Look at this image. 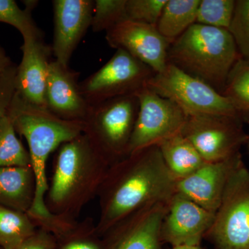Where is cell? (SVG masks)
<instances>
[{"mask_svg":"<svg viewBox=\"0 0 249 249\" xmlns=\"http://www.w3.org/2000/svg\"><path fill=\"white\" fill-rule=\"evenodd\" d=\"M22 9L14 0H0V22L13 26L20 33L23 40L44 39L42 30L32 17V11L37 1H27Z\"/></svg>","mask_w":249,"mask_h":249,"instance_id":"cb8c5ba5","label":"cell"},{"mask_svg":"<svg viewBox=\"0 0 249 249\" xmlns=\"http://www.w3.org/2000/svg\"><path fill=\"white\" fill-rule=\"evenodd\" d=\"M155 74L151 69L124 49L97 71L80 83V92L90 106L119 96L135 94Z\"/></svg>","mask_w":249,"mask_h":249,"instance_id":"ba28073f","label":"cell"},{"mask_svg":"<svg viewBox=\"0 0 249 249\" xmlns=\"http://www.w3.org/2000/svg\"><path fill=\"white\" fill-rule=\"evenodd\" d=\"M54 31L52 50L55 60L69 66V62L92 21L94 1L54 0Z\"/></svg>","mask_w":249,"mask_h":249,"instance_id":"9a60e30c","label":"cell"},{"mask_svg":"<svg viewBox=\"0 0 249 249\" xmlns=\"http://www.w3.org/2000/svg\"><path fill=\"white\" fill-rule=\"evenodd\" d=\"M14 65L2 47H0V78L4 74L9 67Z\"/></svg>","mask_w":249,"mask_h":249,"instance_id":"1f68e13d","label":"cell"},{"mask_svg":"<svg viewBox=\"0 0 249 249\" xmlns=\"http://www.w3.org/2000/svg\"><path fill=\"white\" fill-rule=\"evenodd\" d=\"M181 133L206 162L232 157L248 140L238 117L233 116L188 115Z\"/></svg>","mask_w":249,"mask_h":249,"instance_id":"30bf717a","label":"cell"},{"mask_svg":"<svg viewBox=\"0 0 249 249\" xmlns=\"http://www.w3.org/2000/svg\"><path fill=\"white\" fill-rule=\"evenodd\" d=\"M158 147L167 168L177 181L189 176L206 163L181 132L163 141Z\"/></svg>","mask_w":249,"mask_h":249,"instance_id":"ffe728a7","label":"cell"},{"mask_svg":"<svg viewBox=\"0 0 249 249\" xmlns=\"http://www.w3.org/2000/svg\"><path fill=\"white\" fill-rule=\"evenodd\" d=\"M8 114L0 119V168L30 167L31 160Z\"/></svg>","mask_w":249,"mask_h":249,"instance_id":"603a6c76","label":"cell"},{"mask_svg":"<svg viewBox=\"0 0 249 249\" xmlns=\"http://www.w3.org/2000/svg\"><path fill=\"white\" fill-rule=\"evenodd\" d=\"M36 196L32 167L0 168V206L28 213Z\"/></svg>","mask_w":249,"mask_h":249,"instance_id":"d6986e66","label":"cell"},{"mask_svg":"<svg viewBox=\"0 0 249 249\" xmlns=\"http://www.w3.org/2000/svg\"><path fill=\"white\" fill-rule=\"evenodd\" d=\"M0 249H1V247H0Z\"/></svg>","mask_w":249,"mask_h":249,"instance_id":"836d02e7","label":"cell"},{"mask_svg":"<svg viewBox=\"0 0 249 249\" xmlns=\"http://www.w3.org/2000/svg\"><path fill=\"white\" fill-rule=\"evenodd\" d=\"M110 165L84 133L58 147L53 175L46 193L51 214L77 219L82 210L98 196Z\"/></svg>","mask_w":249,"mask_h":249,"instance_id":"7a4b0ae2","label":"cell"},{"mask_svg":"<svg viewBox=\"0 0 249 249\" xmlns=\"http://www.w3.org/2000/svg\"><path fill=\"white\" fill-rule=\"evenodd\" d=\"M37 227L55 237V249H107L103 236L96 229L91 217L82 221L67 219L52 214L36 221Z\"/></svg>","mask_w":249,"mask_h":249,"instance_id":"ac0fdd59","label":"cell"},{"mask_svg":"<svg viewBox=\"0 0 249 249\" xmlns=\"http://www.w3.org/2000/svg\"><path fill=\"white\" fill-rule=\"evenodd\" d=\"M222 94L240 112H249V62L240 58L228 76Z\"/></svg>","mask_w":249,"mask_h":249,"instance_id":"d4e9b609","label":"cell"},{"mask_svg":"<svg viewBox=\"0 0 249 249\" xmlns=\"http://www.w3.org/2000/svg\"><path fill=\"white\" fill-rule=\"evenodd\" d=\"M243 163L240 152L219 161L206 162L191 175L177 181L176 193L215 214L229 180Z\"/></svg>","mask_w":249,"mask_h":249,"instance_id":"5bb4252c","label":"cell"},{"mask_svg":"<svg viewBox=\"0 0 249 249\" xmlns=\"http://www.w3.org/2000/svg\"><path fill=\"white\" fill-rule=\"evenodd\" d=\"M56 240L50 232L37 229L34 235L22 242L14 249H55Z\"/></svg>","mask_w":249,"mask_h":249,"instance_id":"4dcf8cb0","label":"cell"},{"mask_svg":"<svg viewBox=\"0 0 249 249\" xmlns=\"http://www.w3.org/2000/svg\"><path fill=\"white\" fill-rule=\"evenodd\" d=\"M168 204L148 205L124 218L103 235L107 249H161L160 228Z\"/></svg>","mask_w":249,"mask_h":249,"instance_id":"7c38bea8","label":"cell"},{"mask_svg":"<svg viewBox=\"0 0 249 249\" xmlns=\"http://www.w3.org/2000/svg\"><path fill=\"white\" fill-rule=\"evenodd\" d=\"M235 3L233 0H201L196 23L228 30L231 23Z\"/></svg>","mask_w":249,"mask_h":249,"instance_id":"484cf974","label":"cell"},{"mask_svg":"<svg viewBox=\"0 0 249 249\" xmlns=\"http://www.w3.org/2000/svg\"><path fill=\"white\" fill-rule=\"evenodd\" d=\"M168 0H127V19L157 27Z\"/></svg>","mask_w":249,"mask_h":249,"instance_id":"f1b7e54d","label":"cell"},{"mask_svg":"<svg viewBox=\"0 0 249 249\" xmlns=\"http://www.w3.org/2000/svg\"><path fill=\"white\" fill-rule=\"evenodd\" d=\"M17 67L13 65L0 78V119L7 114L15 93Z\"/></svg>","mask_w":249,"mask_h":249,"instance_id":"f546056e","label":"cell"},{"mask_svg":"<svg viewBox=\"0 0 249 249\" xmlns=\"http://www.w3.org/2000/svg\"><path fill=\"white\" fill-rule=\"evenodd\" d=\"M177 180L167 168L158 145L132 152L111 165L98 197L96 229L103 236L124 218L176 193Z\"/></svg>","mask_w":249,"mask_h":249,"instance_id":"6da1fadb","label":"cell"},{"mask_svg":"<svg viewBox=\"0 0 249 249\" xmlns=\"http://www.w3.org/2000/svg\"><path fill=\"white\" fill-rule=\"evenodd\" d=\"M172 249H202L199 245H180L173 247Z\"/></svg>","mask_w":249,"mask_h":249,"instance_id":"d6a6232c","label":"cell"},{"mask_svg":"<svg viewBox=\"0 0 249 249\" xmlns=\"http://www.w3.org/2000/svg\"><path fill=\"white\" fill-rule=\"evenodd\" d=\"M146 85L178 105L187 116L238 117L240 113L222 93L170 63L163 71L155 73Z\"/></svg>","mask_w":249,"mask_h":249,"instance_id":"8992f818","label":"cell"},{"mask_svg":"<svg viewBox=\"0 0 249 249\" xmlns=\"http://www.w3.org/2000/svg\"><path fill=\"white\" fill-rule=\"evenodd\" d=\"M79 73L54 60L49 64L46 107L63 120L84 121L91 106L80 92Z\"/></svg>","mask_w":249,"mask_h":249,"instance_id":"e0dca14e","label":"cell"},{"mask_svg":"<svg viewBox=\"0 0 249 249\" xmlns=\"http://www.w3.org/2000/svg\"><path fill=\"white\" fill-rule=\"evenodd\" d=\"M215 249H249V168L232 175L208 232Z\"/></svg>","mask_w":249,"mask_h":249,"instance_id":"52a82bcc","label":"cell"},{"mask_svg":"<svg viewBox=\"0 0 249 249\" xmlns=\"http://www.w3.org/2000/svg\"><path fill=\"white\" fill-rule=\"evenodd\" d=\"M127 0L94 1L91 29L93 32H107L121 22L127 20Z\"/></svg>","mask_w":249,"mask_h":249,"instance_id":"4316f807","label":"cell"},{"mask_svg":"<svg viewBox=\"0 0 249 249\" xmlns=\"http://www.w3.org/2000/svg\"><path fill=\"white\" fill-rule=\"evenodd\" d=\"M239 58L229 30L196 23L174 41L168 51V63L221 93Z\"/></svg>","mask_w":249,"mask_h":249,"instance_id":"277c9868","label":"cell"},{"mask_svg":"<svg viewBox=\"0 0 249 249\" xmlns=\"http://www.w3.org/2000/svg\"><path fill=\"white\" fill-rule=\"evenodd\" d=\"M201 0H168L157 28L172 43L196 22Z\"/></svg>","mask_w":249,"mask_h":249,"instance_id":"44dd1931","label":"cell"},{"mask_svg":"<svg viewBox=\"0 0 249 249\" xmlns=\"http://www.w3.org/2000/svg\"><path fill=\"white\" fill-rule=\"evenodd\" d=\"M37 228L27 213L0 206V247L14 249Z\"/></svg>","mask_w":249,"mask_h":249,"instance_id":"7402d4cb","label":"cell"},{"mask_svg":"<svg viewBox=\"0 0 249 249\" xmlns=\"http://www.w3.org/2000/svg\"><path fill=\"white\" fill-rule=\"evenodd\" d=\"M214 213L176 193L170 199L160 228L162 242L173 247L199 245L207 235Z\"/></svg>","mask_w":249,"mask_h":249,"instance_id":"4fadbf2b","label":"cell"},{"mask_svg":"<svg viewBox=\"0 0 249 249\" xmlns=\"http://www.w3.org/2000/svg\"><path fill=\"white\" fill-rule=\"evenodd\" d=\"M235 41L240 58L249 62V0L236 1L229 29Z\"/></svg>","mask_w":249,"mask_h":249,"instance_id":"83f0119b","label":"cell"},{"mask_svg":"<svg viewBox=\"0 0 249 249\" xmlns=\"http://www.w3.org/2000/svg\"><path fill=\"white\" fill-rule=\"evenodd\" d=\"M16 132L27 140L36 178V196L29 214L49 217L45 206L48 190L47 163L51 153L83 133L84 121L60 119L47 109L24 102L14 96L7 112Z\"/></svg>","mask_w":249,"mask_h":249,"instance_id":"3957f363","label":"cell"},{"mask_svg":"<svg viewBox=\"0 0 249 249\" xmlns=\"http://www.w3.org/2000/svg\"><path fill=\"white\" fill-rule=\"evenodd\" d=\"M106 39L111 47L124 49L155 73L163 71L168 65L172 42L156 26L127 19L107 31Z\"/></svg>","mask_w":249,"mask_h":249,"instance_id":"8fae6325","label":"cell"},{"mask_svg":"<svg viewBox=\"0 0 249 249\" xmlns=\"http://www.w3.org/2000/svg\"><path fill=\"white\" fill-rule=\"evenodd\" d=\"M139 109L135 94L111 98L90 107L83 133L110 166L128 155Z\"/></svg>","mask_w":249,"mask_h":249,"instance_id":"5b68a950","label":"cell"},{"mask_svg":"<svg viewBox=\"0 0 249 249\" xmlns=\"http://www.w3.org/2000/svg\"><path fill=\"white\" fill-rule=\"evenodd\" d=\"M139 109L128 155L145 147L159 145L181 132L187 115L178 105L162 97L147 85L135 93Z\"/></svg>","mask_w":249,"mask_h":249,"instance_id":"9c48e42d","label":"cell"},{"mask_svg":"<svg viewBox=\"0 0 249 249\" xmlns=\"http://www.w3.org/2000/svg\"><path fill=\"white\" fill-rule=\"evenodd\" d=\"M22 58L17 67L15 93L24 102L47 109L45 93L52 47L44 39L24 40Z\"/></svg>","mask_w":249,"mask_h":249,"instance_id":"2e32d148","label":"cell"}]
</instances>
